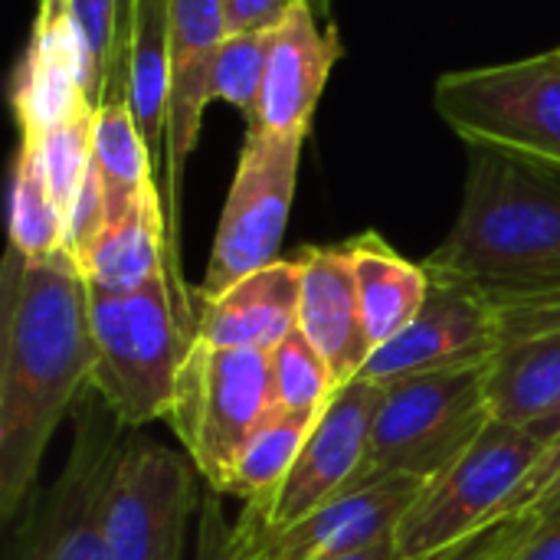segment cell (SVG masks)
Instances as JSON below:
<instances>
[{
    "mask_svg": "<svg viewBox=\"0 0 560 560\" xmlns=\"http://www.w3.org/2000/svg\"><path fill=\"white\" fill-rule=\"evenodd\" d=\"M377 400L381 387L364 377L341 384L331 404L312 423L305 446L276 495L266 505H246L243 512L253 515L259 528L279 532L354 486L368 456Z\"/></svg>",
    "mask_w": 560,
    "mask_h": 560,
    "instance_id": "4fadbf2b",
    "label": "cell"
},
{
    "mask_svg": "<svg viewBox=\"0 0 560 560\" xmlns=\"http://www.w3.org/2000/svg\"><path fill=\"white\" fill-rule=\"evenodd\" d=\"M272 413L269 351L210 348L190 341L177 374L167 423L213 492H226L246 440Z\"/></svg>",
    "mask_w": 560,
    "mask_h": 560,
    "instance_id": "8992f818",
    "label": "cell"
},
{
    "mask_svg": "<svg viewBox=\"0 0 560 560\" xmlns=\"http://www.w3.org/2000/svg\"><path fill=\"white\" fill-rule=\"evenodd\" d=\"M308 3H312V10H315L318 16H328V13H331V3H335V0H308Z\"/></svg>",
    "mask_w": 560,
    "mask_h": 560,
    "instance_id": "f35d334b",
    "label": "cell"
},
{
    "mask_svg": "<svg viewBox=\"0 0 560 560\" xmlns=\"http://www.w3.org/2000/svg\"><path fill=\"white\" fill-rule=\"evenodd\" d=\"M486 299L499 325L489 364L492 420L528 427L560 404V289Z\"/></svg>",
    "mask_w": 560,
    "mask_h": 560,
    "instance_id": "5bb4252c",
    "label": "cell"
},
{
    "mask_svg": "<svg viewBox=\"0 0 560 560\" xmlns=\"http://www.w3.org/2000/svg\"><path fill=\"white\" fill-rule=\"evenodd\" d=\"M79 266L89 289L98 292H138L158 276H171V230L161 187L151 184L118 223L105 226Z\"/></svg>",
    "mask_w": 560,
    "mask_h": 560,
    "instance_id": "ffe728a7",
    "label": "cell"
},
{
    "mask_svg": "<svg viewBox=\"0 0 560 560\" xmlns=\"http://www.w3.org/2000/svg\"><path fill=\"white\" fill-rule=\"evenodd\" d=\"M420 489L423 482L407 476H390L371 486H348L331 502L279 532L259 528V522L246 512L243 518L256 535V560H338L394 538Z\"/></svg>",
    "mask_w": 560,
    "mask_h": 560,
    "instance_id": "9a60e30c",
    "label": "cell"
},
{
    "mask_svg": "<svg viewBox=\"0 0 560 560\" xmlns=\"http://www.w3.org/2000/svg\"><path fill=\"white\" fill-rule=\"evenodd\" d=\"M436 112L469 148L560 164V46L440 75Z\"/></svg>",
    "mask_w": 560,
    "mask_h": 560,
    "instance_id": "52a82bcc",
    "label": "cell"
},
{
    "mask_svg": "<svg viewBox=\"0 0 560 560\" xmlns=\"http://www.w3.org/2000/svg\"><path fill=\"white\" fill-rule=\"evenodd\" d=\"M338 59H341L338 30L322 26V16L312 10L308 0H302L289 13V20L272 33V56H269L259 112L246 131L308 138L312 115Z\"/></svg>",
    "mask_w": 560,
    "mask_h": 560,
    "instance_id": "e0dca14e",
    "label": "cell"
},
{
    "mask_svg": "<svg viewBox=\"0 0 560 560\" xmlns=\"http://www.w3.org/2000/svg\"><path fill=\"white\" fill-rule=\"evenodd\" d=\"M272 33H226L210 69V98L243 112L246 128L256 121L259 112L272 56Z\"/></svg>",
    "mask_w": 560,
    "mask_h": 560,
    "instance_id": "83f0119b",
    "label": "cell"
},
{
    "mask_svg": "<svg viewBox=\"0 0 560 560\" xmlns=\"http://www.w3.org/2000/svg\"><path fill=\"white\" fill-rule=\"evenodd\" d=\"M72 443L56 482L33 495L10 560H108L102 509L125 430L95 400L72 413Z\"/></svg>",
    "mask_w": 560,
    "mask_h": 560,
    "instance_id": "ba28073f",
    "label": "cell"
},
{
    "mask_svg": "<svg viewBox=\"0 0 560 560\" xmlns=\"http://www.w3.org/2000/svg\"><path fill=\"white\" fill-rule=\"evenodd\" d=\"M121 66V95L151 154L164 158L171 112V0H135Z\"/></svg>",
    "mask_w": 560,
    "mask_h": 560,
    "instance_id": "7402d4cb",
    "label": "cell"
},
{
    "mask_svg": "<svg viewBox=\"0 0 560 560\" xmlns=\"http://www.w3.org/2000/svg\"><path fill=\"white\" fill-rule=\"evenodd\" d=\"M269 358H272V407L315 423L338 390L328 361L312 348V341L299 328L276 351H269Z\"/></svg>",
    "mask_w": 560,
    "mask_h": 560,
    "instance_id": "484cf974",
    "label": "cell"
},
{
    "mask_svg": "<svg viewBox=\"0 0 560 560\" xmlns=\"http://www.w3.org/2000/svg\"><path fill=\"white\" fill-rule=\"evenodd\" d=\"M10 249L26 259L66 249V213L56 207L36 151L23 138L10 171Z\"/></svg>",
    "mask_w": 560,
    "mask_h": 560,
    "instance_id": "d4e9b609",
    "label": "cell"
},
{
    "mask_svg": "<svg viewBox=\"0 0 560 560\" xmlns=\"http://www.w3.org/2000/svg\"><path fill=\"white\" fill-rule=\"evenodd\" d=\"M89 322L95 345L92 394L125 433L167 420L194 341L184 335L171 276L164 272L138 292L89 289Z\"/></svg>",
    "mask_w": 560,
    "mask_h": 560,
    "instance_id": "3957f363",
    "label": "cell"
},
{
    "mask_svg": "<svg viewBox=\"0 0 560 560\" xmlns=\"http://www.w3.org/2000/svg\"><path fill=\"white\" fill-rule=\"evenodd\" d=\"M85 108L89 56L66 0H39L30 46L13 79V115L20 135H39Z\"/></svg>",
    "mask_w": 560,
    "mask_h": 560,
    "instance_id": "2e32d148",
    "label": "cell"
},
{
    "mask_svg": "<svg viewBox=\"0 0 560 560\" xmlns=\"http://www.w3.org/2000/svg\"><path fill=\"white\" fill-rule=\"evenodd\" d=\"M302 144V135L246 131L197 302L217 299L240 279L279 259L295 200Z\"/></svg>",
    "mask_w": 560,
    "mask_h": 560,
    "instance_id": "9c48e42d",
    "label": "cell"
},
{
    "mask_svg": "<svg viewBox=\"0 0 560 560\" xmlns=\"http://www.w3.org/2000/svg\"><path fill=\"white\" fill-rule=\"evenodd\" d=\"M492 423L489 364L381 387L371 443L354 486L390 476L433 482Z\"/></svg>",
    "mask_w": 560,
    "mask_h": 560,
    "instance_id": "277c9868",
    "label": "cell"
},
{
    "mask_svg": "<svg viewBox=\"0 0 560 560\" xmlns=\"http://www.w3.org/2000/svg\"><path fill=\"white\" fill-rule=\"evenodd\" d=\"M299 259H276L217 299L197 302L194 341L236 351H276L299 328Z\"/></svg>",
    "mask_w": 560,
    "mask_h": 560,
    "instance_id": "d6986e66",
    "label": "cell"
},
{
    "mask_svg": "<svg viewBox=\"0 0 560 560\" xmlns=\"http://www.w3.org/2000/svg\"><path fill=\"white\" fill-rule=\"evenodd\" d=\"M131 7H135V0H118V46H121V59H125V43H128V26H131Z\"/></svg>",
    "mask_w": 560,
    "mask_h": 560,
    "instance_id": "74e56055",
    "label": "cell"
},
{
    "mask_svg": "<svg viewBox=\"0 0 560 560\" xmlns=\"http://www.w3.org/2000/svg\"><path fill=\"white\" fill-rule=\"evenodd\" d=\"M197 560H256V535L253 525L240 515L233 525L220 509V492L210 489L200 509L197 532Z\"/></svg>",
    "mask_w": 560,
    "mask_h": 560,
    "instance_id": "f546056e",
    "label": "cell"
},
{
    "mask_svg": "<svg viewBox=\"0 0 560 560\" xmlns=\"http://www.w3.org/2000/svg\"><path fill=\"white\" fill-rule=\"evenodd\" d=\"M92 371L82 266L69 249L39 259L7 249L0 289V512L7 522L36 495L46 450L62 417L92 390Z\"/></svg>",
    "mask_w": 560,
    "mask_h": 560,
    "instance_id": "6da1fadb",
    "label": "cell"
},
{
    "mask_svg": "<svg viewBox=\"0 0 560 560\" xmlns=\"http://www.w3.org/2000/svg\"><path fill=\"white\" fill-rule=\"evenodd\" d=\"M308 430H312V420H302L272 407V413L246 440L223 495L240 499L243 505H266L276 495V489L285 482V476L292 472Z\"/></svg>",
    "mask_w": 560,
    "mask_h": 560,
    "instance_id": "cb8c5ba5",
    "label": "cell"
},
{
    "mask_svg": "<svg viewBox=\"0 0 560 560\" xmlns=\"http://www.w3.org/2000/svg\"><path fill=\"white\" fill-rule=\"evenodd\" d=\"M535 528V515H518V518H502L499 525L486 528L482 535H476L472 541L450 548L443 555L423 560H509L512 551L525 541V535Z\"/></svg>",
    "mask_w": 560,
    "mask_h": 560,
    "instance_id": "d6a6232c",
    "label": "cell"
},
{
    "mask_svg": "<svg viewBox=\"0 0 560 560\" xmlns=\"http://www.w3.org/2000/svg\"><path fill=\"white\" fill-rule=\"evenodd\" d=\"M92 135H95V108H85L39 135H20L23 141L33 144L43 180L66 217L92 171Z\"/></svg>",
    "mask_w": 560,
    "mask_h": 560,
    "instance_id": "4316f807",
    "label": "cell"
},
{
    "mask_svg": "<svg viewBox=\"0 0 560 560\" xmlns=\"http://www.w3.org/2000/svg\"><path fill=\"white\" fill-rule=\"evenodd\" d=\"M295 259L302 266L299 331L328 361L338 387L351 384L364 374L374 354V345L361 322L354 266H351L348 246L305 249Z\"/></svg>",
    "mask_w": 560,
    "mask_h": 560,
    "instance_id": "ac0fdd59",
    "label": "cell"
},
{
    "mask_svg": "<svg viewBox=\"0 0 560 560\" xmlns=\"http://www.w3.org/2000/svg\"><path fill=\"white\" fill-rule=\"evenodd\" d=\"M105 226H108V207H105L98 174L92 167L82 190H79V197L69 207V217H66V249H69V256L75 262H82V256L92 249V243L102 236Z\"/></svg>",
    "mask_w": 560,
    "mask_h": 560,
    "instance_id": "1f68e13d",
    "label": "cell"
},
{
    "mask_svg": "<svg viewBox=\"0 0 560 560\" xmlns=\"http://www.w3.org/2000/svg\"><path fill=\"white\" fill-rule=\"evenodd\" d=\"M154 154L125 102V95L105 98L95 108V135H92V167L98 174L108 226L118 223L135 200L154 184L151 177Z\"/></svg>",
    "mask_w": 560,
    "mask_h": 560,
    "instance_id": "603a6c76",
    "label": "cell"
},
{
    "mask_svg": "<svg viewBox=\"0 0 560 560\" xmlns=\"http://www.w3.org/2000/svg\"><path fill=\"white\" fill-rule=\"evenodd\" d=\"M226 39L223 0H171V112H167V154H164V210L171 230V282L180 322L194 328L197 315L177 266V213L180 180L187 158L200 141L203 108L210 102V69L220 43Z\"/></svg>",
    "mask_w": 560,
    "mask_h": 560,
    "instance_id": "8fae6325",
    "label": "cell"
},
{
    "mask_svg": "<svg viewBox=\"0 0 560 560\" xmlns=\"http://www.w3.org/2000/svg\"><path fill=\"white\" fill-rule=\"evenodd\" d=\"M509 560H560V512L535 518V528L512 551Z\"/></svg>",
    "mask_w": 560,
    "mask_h": 560,
    "instance_id": "e575fe53",
    "label": "cell"
},
{
    "mask_svg": "<svg viewBox=\"0 0 560 560\" xmlns=\"http://www.w3.org/2000/svg\"><path fill=\"white\" fill-rule=\"evenodd\" d=\"M194 463L141 430L125 433L102 509L108 560H184Z\"/></svg>",
    "mask_w": 560,
    "mask_h": 560,
    "instance_id": "30bf717a",
    "label": "cell"
},
{
    "mask_svg": "<svg viewBox=\"0 0 560 560\" xmlns=\"http://www.w3.org/2000/svg\"><path fill=\"white\" fill-rule=\"evenodd\" d=\"M528 433H535L541 443H545V450L551 446V443H560V404L555 407V410H548L541 420H535V423H528L525 427Z\"/></svg>",
    "mask_w": 560,
    "mask_h": 560,
    "instance_id": "d590c367",
    "label": "cell"
},
{
    "mask_svg": "<svg viewBox=\"0 0 560 560\" xmlns=\"http://www.w3.org/2000/svg\"><path fill=\"white\" fill-rule=\"evenodd\" d=\"M541 456L545 443L535 433L492 420L446 472L420 489L394 532L400 558H433L499 525Z\"/></svg>",
    "mask_w": 560,
    "mask_h": 560,
    "instance_id": "5b68a950",
    "label": "cell"
},
{
    "mask_svg": "<svg viewBox=\"0 0 560 560\" xmlns=\"http://www.w3.org/2000/svg\"><path fill=\"white\" fill-rule=\"evenodd\" d=\"M423 266L482 295L560 289V164L469 148L459 217Z\"/></svg>",
    "mask_w": 560,
    "mask_h": 560,
    "instance_id": "7a4b0ae2",
    "label": "cell"
},
{
    "mask_svg": "<svg viewBox=\"0 0 560 560\" xmlns=\"http://www.w3.org/2000/svg\"><path fill=\"white\" fill-rule=\"evenodd\" d=\"M338 560H404V558H400V551H397L394 538H387V541H381V545H374V548H368V551H361V555H348V558H338Z\"/></svg>",
    "mask_w": 560,
    "mask_h": 560,
    "instance_id": "8d00e7d4",
    "label": "cell"
},
{
    "mask_svg": "<svg viewBox=\"0 0 560 560\" xmlns=\"http://www.w3.org/2000/svg\"><path fill=\"white\" fill-rule=\"evenodd\" d=\"M555 512H560V443H551L538 459V466L525 476L522 489L505 509V518H518V515L548 518Z\"/></svg>",
    "mask_w": 560,
    "mask_h": 560,
    "instance_id": "4dcf8cb0",
    "label": "cell"
},
{
    "mask_svg": "<svg viewBox=\"0 0 560 560\" xmlns=\"http://www.w3.org/2000/svg\"><path fill=\"white\" fill-rule=\"evenodd\" d=\"M89 56V102L121 95V46H118V0H66Z\"/></svg>",
    "mask_w": 560,
    "mask_h": 560,
    "instance_id": "f1b7e54d",
    "label": "cell"
},
{
    "mask_svg": "<svg viewBox=\"0 0 560 560\" xmlns=\"http://www.w3.org/2000/svg\"><path fill=\"white\" fill-rule=\"evenodd\" d=\"M302 0H223L226 33H272Z\"/></svg>",
    "mask_w": 560,
    "mask_h": 560,
    "instance_id": "836d02e7",
    "label": "cell"
},
{
    "mask_svg": "<svg viewBox=\"0 0 560 560\" xmlns=\"http://www.w3.org/2000/svg\"><path fill=\"white\" fill-rule=\"evenodd\" d=\"M345 246H348V256L354 266L361 322L377 351L381 345L397 338L420 315V308L430 295L433 276L427 266L404 259L377 233H361L358 240H351Z\"/></svg>",
    "mask_w": 560,
    "mask_h": 560,
    "instance_id": "44dd1931",
    "label": "cell"
},
{
    "mask_svg": "<svg viewBox=\"0 0 560 560\" xmlns=\"http://www.w3.org/2000/svg\"><path fill=\"white\" fill-rule=\"evenodd\" d=\"M495 351L499 325L492 302L463 282L433 276L420 315L371 354L361 377L377 387H390L410 377L492 364Z\"/></svg>",
    "mask_w": 560,
    "mask_h": 560,
    "instance_id": "7c38bea8",
    "label": "cell"
}]
</instances>
